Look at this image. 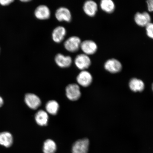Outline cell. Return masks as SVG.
Returning a JSON list of instances; mask_svg holds the SVG:
<instances>
[{
	"label": "cell",
	"instance_id": "cell-1",
	"mask_svg": "<svg viewBox=\"0 0 153 153\" xmlns=\"http://www.w3.org/2000/svg\"><path fill=\"white\" fill-rule=\"evenodd\" d=\"M81 38L76 36H72L65 41L64 46L67 51L70 53H76L80 49L82 43Z\"/></svg>",
	"mask_w": 153,
	"mask_h": 153
},
{
	"label": "cell",
	"instance_id": "cell-2",
	"mask_svg": "<svg viewBox=\"0 0 153 153\" xmlns=\"http://www.w3.org/2000/svg\"><path fill=\"white\" fill-rule=\"evenodd\" d=\"M74 65L78 69L86 70L91 65V60L89 56L83 53L78 54L74 58Z\"/></svg>",
	"mask_w": 153,
	"mask_h": 153
},
{
	"label": "cell",
	"instance_id": "cell-3",
	"mask_svg": "<svg viewBox=\"0 0 153 153\" xmlns=\"http://www.w3.org/2000/svg\"><path fill=\"white\" fill-rule=\"evenodd\" d=\"M89 146V141L87 138L78 140L73 145L72 153H88Z\"/></svg>",
	"mask_w": 153,
	"mask_h": 153
},
{
	"label": "cell",
	"instance_id": "cell-4",
	"mask_svg": "<svg viewBox=\"0 0 153 153\" xmlns=\"http://www.w3.org/2000/svg\"><path fill=\"white\" fill-rule=\"evenodd\" d=\"M55 17L59 22H70L72 19L71 12L68 8L62 7L57 9L55 13Z\"/></svg>",
	"mask_w": 153,
	"mask_h": 153
},
{
	"label": "cell",
	"instance_id": "cell-5",
	"mask_svg": "<svg viewBox=\"0 0 153 153\" xmlns=\"http://www.w3.org/2000/svg\"><path fill=\"white\" fill-rule=\"evenodd\" d=\"M66 93L67 97L70 100L75 101L81 96V92L79 85L76 84H71L67 86Z\"/></svg>",
	"mask_w": 153,
	"mask_h": 153
},
{
	"label": "cell",
	"instance_id": "cell-6",
	"mask_svg": "<svg viewBox=\"0 0 153 153\" xmlns=\"http://www.w3.org/2000/svg\"><path fill=\"white\" fill-rule=\"evenodd\" d=\"M50 9L47 5H40L36 7L34 11V15L35 18L39 20H48L51 16Z\"/></svg>",
	"mask_w": 153,
	"mask_h": 153
},
{
	"label": "cell",
	"instance_id": "cell-7",
	"mask_svg": "<svg viewBox=\"0 0 153 153\" xmlns=\"http://www.w3.org/2000/svg\"><path fill=\"white\" fill-rule=\"evenodd\" d=\"M97 45L95 42L91 40H86L82 42L80 49L84 54L88 56L94 54L96 53Z\"/></svg>",
	"mask_w": 153,
	"mask_h": 153
},
{
	"label": "cell",
	"instance_id": "cell-8",
	"mask_svg": "<svg viewBox=\"0 0 153 153\" xmlns=\"http://www.w3.org/2000/svg\"><path fill=\"white\" fill-rule=\"evenodd\" d=\"M54 61L57 65L61 68H69L73 62L71 56L61 53H57L55 55Z\"/></svg>",
	"mask_w": 153,
	"mask_h": 153
},
{
	"label": "cell",
	"instance_id": "cell-9",
	"mask_svg": "<svg viewBox=\"0 0 153 153\" xmlns=\"http://www.w3.org/2000/svg\"><path fill=\"white\" fill-rule=\"evenodd\" d=\"M76 80L79 85L86 87L91 85L93 77L90 73L87 70L81 71L77 76Z\"/></svg>",
	"mask_w": 153,
	"mask_h": 153
},
{
	"label": "cell",
	"instance_id": "cell-10",
	"mask_svg": "<svg viewBox=\"0 0 153 153\" xmlns=\"http://www.w3.org/2000/svg\"><path fill=\"white\" fill-rule=\"evenodd\" d=\"M104 68L111 73L115 74L122 70L121 63L116 59H111L107 60L104 64Z\"/></svg>",
	"mask_w": 153,
	"mask_h": 153
},
{
	"label": "cell",
	"instance_id": "cell-11",
	"mask_svg": "<svg viewBox=\"0 0 153 153\" xmlns=\"http://www.w3.org/2000/svg\"><path fill=\"white\" fill-rule=\"evenodd\" d=\"M67 30L64 26H59L54 28L51 34V38L55 43H60L65 39Z\"/></svg>",
	"mask_w": 153,
	"mask_h": 153
},
{
	"label": "cell",
	"instance_id": "cell-12",
	"mask_svg": "<svg viewBox=\"0 0 153 153\" xmlns=\"http://www.w3.org/2000/svg\"><path fill=\"white\" fill-rule=\"evenodd\" d=\"M25 101L29 108L33 110L37 109L41 104V99L33 94H26L25 97Z\"/></svg>",
	"mask_w": 153,
	"mask_h": 153
},
{
	"label": "cell",
	"instance_id": "cell-13",
	"mask_svg": "<svg viewBox=\"0 0 153 153\" xmlns=\"http://www.w3.org/2000/svg\"><path fill=\"white\" fill-rule=\"evenodd\" d=\"M83 9L84 12L88 16H94L98 10V6L95 1L92 0H88L84 3Z\"/></svg>",
	"mask_w": 153,
	"mask_h": 153
},
{
	"label": "cell",
	"instance_id": "cell-14",
	"mask_svg": "<svg viewBox=\"0 0 153 153\" xmlns=\"http://www.w3.org/2000/svg\"><path fill=\"white\" fill-rule=\"evenodd\" d=\"M134 20L138 26L146 27L151 22V18L150 15L148 13L139 12L135 15Z\"/></svg>",
	"mask_w": 153,
	"mask_h": 153
},
{
	"label": "cell",
	"instance_id": "cell-15",
	"mask_svg": "<svg viewBox=\"0 0 153 153\" xmlns=\"http://www.w3.org/2000/svg\"><path fill=\"white\" fill-rule=\"evenodd\" d=\"M13 142V137L11 133L7 131L0 133V145L8 148L12 146Z\"/></svg>",
	"mask_w": 153,
	"mask_h": 153
},
{
	"label": "cell",
	"instance_id": "cell-16",
	"mask_svg": "<svg viewBox=\"0 0 153 153\" xmlns=\"http://www.w3.org/2000/svg\"><path fill=\"white\" fill-rule=\"evenodd\" d=\"M129 87L132 91L135 92H141L144 89L145 85L142 80L137 78H133L130 80Z\"/></svg>",
	"mask_w": 153,
	"mask_h": 153
},
{
	"label": "cell",
	"instance_id": "cell-17",
	"mask_svg": "<svg viewBox=\"0 0 153 153\" xmlns=\"http://www.w3.org/2000/svg\"><path fill=\"white\" fill-rule=\"evenodd\" d=\"M36 122L40 126L47 125L49 117L47 113L43 110H40L37 112L35 116Z\"/></svg>",
	"mask_w": 153,
	"mask_h": 153
},
{
	"label": "cell",
	"instance_id": "cell-18",
	"mask_svg": "<svg viewBox=\"0 0 153 153\" xmlns=\"http://www.w3.org/2000/svg\"><path fill=\"white\" fill-rule=\"evenodd\" d=\"M57 149V145L55 141L48 139L46 140L43 143V153H55Z\"/></svg>",
	"mask_w": 153,
	"mask_h": 153
},
{
	"label": "cell",
	"instance_id": "cell-19",
	"mask_svg": "<svg viewBox=\"0 0 153 153\" xmlns=\"http://www.w3.org/2000/svg\"><path fill=\"white\" fill-rule=\"evenodd\" d=\"M100 7L105 12L111 13L114 11L115 5L114 1L111 0H102L100 2Z\"/></svg>",
	"mask_w": 153,
	"mask_h": 153
},
{
	"label": "cell",
	"instance_id": "cell-20",
	"mask_svg": "<svg viewBox=\"0 0 153 153\" xmlns=\"http://www.w3.org/2000/svg\"><path fill=\"white\" fill-rule=\"evenodd\" d=\"M59 108V104L55 100H51L48 102L46 105L45 108L49 114L55 115L57 114Z\"/></svg>",
	"mask_w": 153,
	"mask_h": 153
},
{
	"label": "cell",
	"instance_id": "cell-21",
	"mask_svg": "<svg viewBox=\"0 0 153 153\" xmlns=\"http://www.w3.org/2000/svg\"><path fill=\"white\" fill-rule=\"evenodd\" d=\"M147 36L153 39V23L150 22L146 26Z\"/></svg>",
	"mask_w": 153,
	"mask_h": 153
},
{
	"label": "cell",
	"instance_id": "cell-22",
	"mask_svg": "<svg viewBox=\"0 0 153 153\" xmlns=\"http://www.w3.org/2000/svg\"><path fill=\"white\" fill-rule=\"evenodd\" d=\"M14 1L13 0H0V4L5 6L9 5Z\"/></svg>",
	"mask_w": 153,
	"mask_h": 153
},
{
	"label": "cell",
	"instance_id": "cell-23",
	"mask_svg": "<svg viewBox=\"0 0 153 153\" xmlns=\"http://www.w3.org/2000/svg\"><path fill=\"white\" fill-rule=\"evenodd\" d=\"M148 9L150 12L153 11V0H149L147 1Z\"/></svg>",
	"mask_w": 153,
	"mask_h": 153
},
{
	"label": "cell",
	"instance_id": "cell-24",
	"mask_svg": "<svg viewBox=\"0 0 153 153\" xmlns=\"http://www.w3.org/2000/svg\"><path fill=\"white\" fill-rule=\"evenodd\" d=\"M3 103L4 101L3 99L1 96H0V108L2 106V105L3 104Z\"/></svg>",
	"mask_w": 153,
	"mask_h": 153
},
{
	"label": "cell",
	"instance_id": "cell-25",
	"mask_svg": "<svg viewBox=\"0 0 153 153\" xmlns=\"http://www.w3.org/2000/svg\"><path fill=\"white\" fill-rule=\"evenodd\" d=\"M21 1L22 2H28L30 1V0H22V1Z\"/></svg>",
	"mask_w": 153,
	"mask_h": 153
},
{
	"label": "cell",
	"instance_id": "cell-26",
	"mask_svg": "<svg viewBox=\"0 0 153 153\" xmlns=\"http://www.w3.org/2000/svg\"><path fill=\"white\" fill-rule=\"evenodd\" d=\"M152 90L153 91V84H152Z\"/></svg>",
	"mask_w": 153,
	"mask_h": 153
}]
</instances>
